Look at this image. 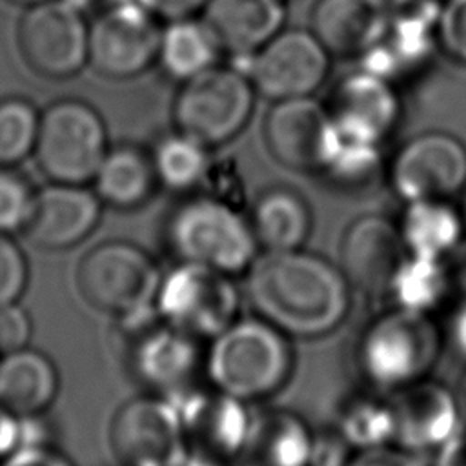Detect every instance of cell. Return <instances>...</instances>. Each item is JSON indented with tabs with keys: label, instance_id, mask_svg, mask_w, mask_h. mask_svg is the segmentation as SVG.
Here are the masks:
<instances>
[{
	"label": "cell",
	"instance_id": "cell-12",
	"mask_svg": "<svg viewBox=\"0 0 466 466\" xmlns=\"http://www.w3.org/2000/svg\"><path fill=\"white\" fill-rule=\"evenodd\" d=\"M388 182L404 202L450 200L466 187V146L441 131L417 135L395 153Z\"/></svg>",
	"mask_w": 466,
	"mask_h": 466
},
{
	"label": "cell",
	"instance_id": "cell-7",
	"mask_svg": "<svg viewBox=\"0 0 466 466\" xmlns=\"http://www.w3.org/2000/svg\"><path fill=\"white\" fill-rule=\"evenodd\" d=\"M107 151L106 126L91 106L62 100L40 115L33 155L49 180L89 184Z\"/></svg>",
	"mask_w": 466,
	"mask_h": 466
},
{
	"label": "cell",
	"instance_id": "cell-49",
	"mask_svg": "<svg viewBox=\"0 0 466 466\" xmlns=\"http://www.w3.org/2000/svg\"><path fill=\"white\" fill-rule=\"evenodd\" d=\"M9 2H15V4H20V5H35V4H40V2H46V0H9Z\"/></svg>",
	"mask_w": 466,
	"mask_h": 466
},
{
	"label": "cell",
	"instance_id": "cell-29",
	"mask_svg": "<svg viewBox=\"0 0 466 466\" xmlns=\"http://www.w3.org/2000/svg\"><path fill=\"white\" fill-rule=\"evenodd\" d=\"M333 426L355 451L393 446L395 417L390 395L373 390L348 397Z\"/></svg>",
	"mask_w": 466,
	"mask_h": 466
},
{
	"label": "cell",
	"instance_id": "cell-15",
	"mask_svg": "<svg viewBox=\"0 0 466 466\" xmlns=\"http://www.w3.org/2000/svg\"><path fill=\"white\" fill-rule=\"evenodd\" d=\"M173 402L177 404L189 451L237 464L253 426V413L248 402L213 386H193L173 397Z\"/></svg>",
	"mask_w": 466,
	"mask_h": 466
},
{
	"label": "cell",
	"instance_id": "cell-32",
	"mask_svg": "<svg viewBox=\"0 0 466 466\" xmlns=\"http://www.w3.org/2000/svg\"><path fill=\"white\" fill-rule=\"evenodd\" d=\"M320 173L331 186L344 193H368L382 175L379 146L351 140L337 133L333 149Z\"/></svg>",
	"mask_w": 466,
	"mask_h": 466
},
{
	"label": "cell",
	"instance_id": "cell-13",
	"mask_svg": "<svg viewBox=\"0 0 466 466\" xmlns=\"http://www.w3.org/2000/svg\"><path fill=\"white\" fill-rule=\"evenodd\" d=\"M137 0H113L89 25L87 62L111 78L142 73L158 51L162 29Z\"/></svg>",
	"mask_w": 466,
	"mask_h": 466
},
{
	"label": "cell",
	"instance_id": "cell-4",
	"mask_svg": "<svg viewBox=\"0 0 466 466\" xmlns=\"http://www.w3.org/2000/svg\"><path fill=\"white\" fill-rule=\"evenodd\" d=\"M166 238L178 260L202 264L231 277L258 257V242L242 209L200 193L178 204L167 218Z\"/></svg>",
	"mask_w": 466,
	"mask_h": 466
},
{
	"label": "cell",
	"instance_id": "cell-47",
	"mask_svg": "<svg viewBox=\"0 0 466 466\" xmlns=\"http://www.w3.org/2000/svg\"><path fill=\"white\" fill-rule=\"evenodd\" d=\"M60 2H64L66 5H69L71 9H75V11L82 13V15L95 4V0H60Z\"/></svg>",
	"mask_w": 466,
	"mask_h": 466
},
{
	"label": "cell",
	"instance_id": "cell-38",
	"mask_svg": "<svg viewBox=\"0 0 466 466\" xmlns=\"http://www.w3.org/2000/svg\"><path fill=\"white\" fill-rule=\"evenodd\" d=\"M31 319L16 302L0 306V353L25 348L31 339Z\"/></svg>",
	"mask_w": 466,
	"mask_h": 466
},
{
	"label": "cell",
	"instance_id": "cell-11",
	"mask_svg": "<svg viewBox=\"0 0 466 466\" xmlns=\"http://www.w3.org/2000/svg\"><path fill=\"white\" fill-rule=\"evenodd\" d=\"M253 87L273 100L309 96L329 69V51L313 31L286 29L248 56H237Z\"/></svg>",
	"mask_w": 466,
	"mask_h": 466
},
{
	"label": "cell",
	"instance_id": "cell-22",
	"mask_svg": "<svg viewBox=\"0 0 466 466\" xmlns=\"http://www.w3.org/2000/svg\"><path fill=\"white\" fill-rule=\"evenodd\" d=\"M204 20L222 51L248 56L280 31L284 5L282 0H208Z\"/></svg>",
	"mask_w": 466,
	"mask_h": 466
},
{
	"label": "cell",
	"instance_id": "cell-46",
	"mask_svg": "<svg viewBox=\"0 0 466 466\" xmlns=\"http://www.w3.org/2000/svg\"><path fill=\"white\" fill-rule=\"evenodd\" d=\"M182 466H235V464L228 462V461H222V459H217V457L189 451L186 461L182 462Z\"/></svg>",
	"mask_w": 466,
	"mask_h": 466
},
{
	"label": "cell",
	"instance_id": "cell-37",
	"mask_svg": "<svg viewBox=\"0 0 466 466\" xmlns=\"http://www.w3.org/2000/svg\"><path fill=\"white\" fill-rule=\"evenodd\" d=\"M355 450L335 426L313 430L309 466H348Z\"/></svg>",
	"mask_w": 466,
	"mask_h": 466
},
{
	"label": "cell",
	"instance_id": "cell-10",
	"mask_svg": "<svg viewBox=\"0 0 466 466\" xmlns=\"http://www.w3.org/2000/svg\"><path fill=\"white\" fill-rule=\"evenodd\" d=\"M109 446L120 466H182L189 453L177 404L151 391L116 408Z\"/></svg>",
	"mask_w": 466,
	"mask_h": 466
},
{
	"label": "cell",
	"instance_id": "cell-19",
	"mask_svg": "<svg viewBox=\"0 0 466 466\" xmlns=\"http://www.w3.org/2000/svg\"><path fill=\"white\" fill-rule=\"evenodd\" d=\"M326 107L339 135L377 146L393 131L400 116L390 80L366 69L342 78Z\"/></svg>",
	"mask_w": 466,
	"mask_h": 466
},
{
	"label": "cell",
	"instance_id": "cell-35",
	"mask_svg": "<svg viewBox=\"0 0 466 466\" xmlns=\"http://www.w3.org/2000/svg\"><path fill=\"white\" fill-rule=\"evenodd\" d=\"M27 279L29 266L22 248L7 233H0V306L18 302Z\"/></svg>",
	"mask_w": 466,
	"mask_h": 466
},
{
	"label": "cell",
	"instance_id": "cell-31",
	"mask_svg": "<svg viewBox=\"0 0 466 466\" xmlns=\"http://www.w3.org/2000/svg\"><path fill=\"white\" fill-rule=\"evenodd\" d=\"M160 186L171 191H191L204 186L211 169L209 147L178 131L164 137L149 155Z\"/></svg>",
	"mask_w": 466,
	"mask_h": 466
},
{
	"label": "cell",
	"instance_id": "cell-6",
	"mask_svg": "<svg viewBox=\"0 0 466 466\" xmlns=\"http://www.w3.org/2000/svg\"><path fill=\"white\" fill-rule=\"evenodd\" d=\"M155 308L164 322L198 340H211L238 319L240 293L235 277L178 260L162 273Z\"/></svg>",
	"mask_w": 466,
	"mask_h": 466
},
{
	"label": "cell",
	"instance_id": "cell-23",
	"mask_svg": "<svg viewBox=\"0 0 466 466\" xmlns=\"http://www.w3.org/2000/svg\"><path fill=\"white\" fill-rule=\"evenodd\" d=\"M311 426L297 413L271 410L253 415L248 444L235 466H309Z\"/></svg>",
	"mask_w": 466,
	"mask_h": 466
},
{
	"label": "cell",
	"instance_id": "cell-43",
	"mask_svg": "<svg viewBox=\"0 0 466 466\" xmlns=\"http://www.w3.org/2000/svg\"><path fill=\"white\" fill-rule=\"evenodd\" d=\"M22 448V417L0 404V459Z\"/></svg>",
	"mask_w": 466,
	"mask_h": 466
},
{
	"label": "cell",
	"instance_id": "cell-50",
	"mask_svg": "<svg viewBox=\"0 0 466 466\" xmlns=\"http://www.w3.org/2000/svg\"><path fill=\"white\" fill-rule=\"evenodd\" d=\"M459 209H461V217H462V224H464V231H466V193L462 198V206Z\"/></svg>",
	"mask_w": 466,
	"mask_h": 466
},
{
	"label": "cell",
	"instance_id": "cell-26",
	"mask_svg": "<svg viewBox=\"0 0 466 466\" xmlns=\"http://www.w3.org/2000/svg\"><path fill=\"white\" fill-rule=\"evenodd\" d=\"M408 255L444 258L466 237L461 209L450 200L406 202L397 220Z\"/></svg>",
	"mask_w": 466,
	"mask_h": 466
},
{
	"label": "cell",
	"instance_id": "cell-27",
	"mask_svg": "<svg viewBox=\"0 0 466 466\" xmlns=\"http://www.w3.org/2000/svg\"><path fill=\"white\" fill-rule=\"evenodd\" d=\"M91 184L102 204L115 209H135L151 198L158 180L149 155L131 146H120L106 153Z\"/></svg>",
	"mask_w": 466,
	"mask_h": 466
},
{
	"label": "cell",
	"instance_id": "cell-9",
	"mask_svg": "<svg viewBox=\"0 0 466 466\" xmlns=\"http://www.w3.org/2000/svg\"><path fill=\"white\" fill-rule=\"evenodd\" d=\"M118 329L127 346V364L147 391L173 399L195 386L197 373L204 370L202 340L164 322L158 313L118 324Z\"/></svg>",
	"mask_w": 466,
	"mask_h": 466
},
{
	"label": "cell",
	"instance_id": "cell-3",
	"mask_svg": "<svg viewBox=\"0 0 466 466\" xmlns=\"http://www.w3.org/2000/svg\"><path fill=\"white\" fill-rule=\"evenodd\" d=\"M441 348L442 335L430 313L393 306L364 326L357 339L355 362L371 390L393 393L426 379Z\"/></svg>",
	"mask_w": 466,
	"mask_h": 466
},
{
	"label": "cell",
	"instance_id": "cell-30",
	"mask_svg": "<svg viewBox=\"0 0 466 466\" xmlns=\"http://www.w3.org/2000/svg\"><path fill=\"white\" fill-rule=\"evenodd\" d=\"M451 295L444 258L408 255L391 279L388 297L395 306L431 313Z\"/></svg>",
	"mask_w": 466,
	"mask_h": 466
},
{
	"label": "cell",
	"instance_id": "cell-25",
	"mask_svg": "<svg viewBox=\"0 0 466 466\" xmlns=\"http://www.w3.org/2000/svg\"><path fill=\"white\" fill-rule=\"evenodd\" d=\"M251 229L262 251H288L304 248L313 217L304 197L288 187H271L253 202Z\"/></svg>",
	"mask_w": 466,
	"mask_h": 466
},
{
	"label": "cell",
	"instance_id": "cell-44",
	"mask_svg": "<svg viewBox=\"0 0 466 466\" xmlns=\"http://www.w3.org/2000/svg\"><path fill=\"white\" fill-rule=\"evenodd\" d=\"M433 453V466H466V424Z\"/></svg>",
	"mask_w": 466,
	"mask_h": 466
},
{
	"label": "cell",
	"instance_id": "cell-18",
	"mask_svg": "<svg viewBox=\"0 0 466 466\" xmlns=\"http://www.w3.org/2000/svg\"><path fill=\"white\" fill-rule=\"evenodd\" d=\"M388 395L395 417L393 446L406 451H435L464 426L457 393L428 377Z\"/></svg>",
	"mask_w": 466,
	"mask_h": 466
},
{
	"label": "cell",
	"instance_id": "cell-48",
	"mask_svg": "<svg viewBox=\"0 0 466 466\" xmlns=\"http://www.w3.org/2000/svg\"><path fill=\"white\" fill-rule=\"evenodd\" d=\"M457 400H459V408H461V415H462V420L466 424V375L461 382V388L457 391Z\"/></svg>",
	"mask_w": 466,
	"mask_h": 466
},
{
	"label": "cell",
	"instance_id": "cell-28",
	"mask_svg": "<svg viewBox=\"0 0 466 466\" xmlns=\"http://www.w3.org/2000/svg\"><path fill=\"white\" fill-rule=\"evenodd\" d=\"M222 47L206 20L193 16L171 20L160 33L157 58L175 80L186 82L218 62Z\"/></svg>",
	"mask_w": 466,
	"mask_h": 466
},
{
	"label": "cell",
	"instance_id": "cell-17",
	"mask_svg": "<svg viewBox=\"0 0 466 466\" xmlns=\"http://www.w3.org/2000/svg\"><path fill=\"white\" fill-rule=\"evenodd\" d=\"M408 257L397 222L384 215H360L342 233L339 268L351 289L366 297L388 295L393 275Z\"/></svg>",
	"mask_w": 466,
	"mask_h": 466
},
{
	"label": "cell",
	"instance_id": "cell-33",
	"mask_svg": "<svg viewBox=\"0 0 466 466\" xmlns=\"http://www.w3.org/2000/svg\"><path fill=\"white\" fill-rule=\"evenodd\" d=\"M40 115L24 98L0 102V166H15L35 153Z\"/></svg>",
	"mask_w": 466,
	"mask_h": 466
},
{
	"label": "cell",
	"instance_id": "cell-21",
	"mask_svg": "<svg viewBox=\"0 0 466 466\" xmlns=\"http://www.w3.org/2000/svg\"><path fill=\"white\" fill-rule=\"evenodd\" d=\"M390 11L386 0H319L311 31L329 53L364 55L382 40Z\"/></svg>",
	"mask_w": 466,
	"mask_h": 466
},
{
	"label": "cell",
	"instance_id": "cell-42",
	"mask_svg": "<svg viewBox=\"0 0 466 466\" xmlns=\"http://www.w3.org/2000/svg\"><path fill=\"white\" fill-rule=\"evenodd\" d=\"M451 293L466 299V237L444 257Z\"/></svg>",
	"mask_w": 466,
	"mask_h": 466
},
{
	"label": "cell",
	"instance_id": "cell-14",
	"mask_svg": "<svg viewBox=\"0 0 466 466\" xmlns=\"http://www.w3.org/2000/svg\"><path fill=\"white\" fill-rule=\"evenodd\" d=\"M89 25L84 15L60 0L35 4L18 27L25 62L42 76L67 78L87 62Z\"/></svg>",
	"mask_w": 466,
	"mask_h": 466
},
{
	"label": "cell",
	"instance_id": "cell-34",
	"mask_svg": "<svg viewBox=\"0 0 466 466\" xmlns=\"http://www.w3.org/2000/svg\"><path fill=\"white\" fill-rule=\"evenodd\" d=\"M35 195L31 184L9 166H0V233L25 229L33 213Z\"/></svg>",
	"mask_w": 466,
	"mask_h": 466
},
{
	"label": "cell",
	"instance_id": "cell-5",
	"mask_svg": "<svg viewBox=\"0 0 466 466\" xmlns=\"http://www.w3.org/2000/svg\"><path fill=\"white\" fill-rule=\"evenodd\" d=\"M162 273L155 258L127 240H106L84 253L76 286L84 300L116 320L157 311Z\"/></svg>",
	"mask_w": 466,
	"mask_h": 466
},
{
	"label": "cell",
	"instance_id": "cell-2",
	"mask_svg": "<svg viewBox=\"0 0 466 466\" xmlns=\"http://www.w3.org/2000/svg\"><path fill=\"white\" fill-rule=\"evenodd\" d=\"M284 331L266 319L238 317L209 340L204 373L209 384L244 402H255L282 390L295 364Z\"/></svg>",
	"mask_w": 466,
	"mask_h": 466
},
{
	"label": "cell",
	"instance_id": "cell-20",
	"mask_svg": "<svg viewBox=\"0 0 466 466\" xmlns=\"http://www.w3.org/2000/svg\"><path fill=\"white\" fill-rule=\"evenodd\" d=\"M100 215L102 200L86 184L53 182L36 191L24 231L42 249H69L93 233Z\"/></svg>",
	"mask_w": 466,
	"mask_h": 466
},
{
	"label": "cell",
	"instance_id": "cell-40",
	"mask_svg": "<svg viewBox=\"0 0 466 466\" xmlns=\"http://www.w3.org/2000/svg\"><path fill=\"white\" fill-rule=\"evenodd\" d=\"M348 466H424L419 453L406 451L399 446H382L355 451Z\"/></svg>",
	"mask_w": 466,
	"mask_h": 466
},
{
	"label": "cell",
	"instance_id": "cell-45",
	"mask_svg": "<svg viewBox=\"0 0 466 466\" xmlns=\"http://www.w3.org/2000/svg\"><path fill=\"white\" fill-rule=\"evenodd\" d=\"M448 339L453 350L466 359V299H461L448 322Z\"/></svg>",
	"mask_w": 466,
	"mask_h": 466
},
{
	"label": "cell",
	"instance_id": "cell-1",
	"mask_svg": "<svg viewBox=\"0 0 466 466\" xmlns=\"http://www.w3.org/2000/svg\"><path fill=\"white\" fill-rule=\"evenodd\" d=\"M246 295L258 317L297 339L329 335L351 306L339 264L304 248L258 255L246 271Z\"/></svg>",
	"mask_w": 466,
	"mask_h": 466
},
{
	"label": "cell",
	"instance_id": "cell-36",
	"mask_svg": "<svg viewBox=\"0 0 466 466\" xmlns=\"http://www.w3.org/2000/svg\"><path fill=\"white\" fill-rule=\"evenodd\" d=\"M437 40L451 58L466 64V0H444L437 18Z\"/></svg>",
	"mask_w": 466,
	"mask_h": 466
},
{
	"label": "cell",
	"instance_id": "cell-24",
	"mask_svg": "<svg viewBox=\"0 0 466 466\" xmlns=\"http://www.w3.org/2000/svg\"><path fill=\"white\" fill-rule=\"evenodd\" d=\"M60 377L55 362L29 346L0 359V404L15 415H42L56 399Z\"/></svg>",
	"mask_w": 466,
	"mask_h": 466
},
{
	"label": "cell",
	"instance_id": "cell-8",
	"mask_svg": "<svg viewBox=\"0 0 466 466\" xmlns=\"http://www.w3.org/2000/svg\"><path fill=\"white\" fill-rule=\"evenodd\" d=\"M182 84L173 109L175 124L208 147L231 140L249 120L255 87L240 69L213 66Z\"/></svg>",
	"mask_w": 466,
	"mask_h": 466
},
{
	"label": "cell",
	"instance_id": "cell-16",
	"mask_svg": "<svg viewBox=\"0 0 466 466\" xmlns=\"http://www.w3.org/2000/svg\"><path fill=\"white\" fill-rule=\"evenodd\" d=\"M264 137L277 162L297 171L324 167L337 129L326 106L309 96L279 100L266 116Z\"/></svg>",
	"mask_w": 466,
	"mask_h": 466
},
{
	"label": "cell",
	"instance_id": "cell-41",
	"mask_svg": "<svg viewBox=\"0 0 466 466\" xmlns=\"http://www.w3.org/2000/svg\"><path fill=\"white\" fill-rule=\"evenodd\" d=\"M153 16L164 18L167 22L187 18L198 9H204L208 0H137Z\"/></svg>",
	"mask_w": 466,
	"mask_h": 466
},
{
	"label": "cell",
	"instance_id": "cell-39",
	"mask_svg": "<svg viewBox=\"0 0 466 466\" xmlns=\"http://www.w3.org/2000/svg\"><path fill=\"white\" fill-rule=\"evenodd\" d=\"M0 466H75L73 461L53 444L24 446L2 459Z\"/></svg>",
	"mask_w": 466,
	"mask_h": 466
}]
</instances>
